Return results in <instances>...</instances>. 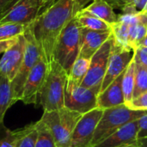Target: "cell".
<instances>
[{
    "label": "cell",
    "mask_w": 147,
    "mask_h": 147,
    "mask_svg": "<svg viewBox=\"0 0 147 147\" xmlns=\"http://www.w3.org/2000/svg\"><path fill=\"white\" fill-rule=\"evenodd\" d=\"M77 12V0H58L30 24L34 38L49 66L53 61V51L59 34Z\"/></svg>",
    "instance_id": "obj_1"
},
{
    "label": "cell",
    "mask_w": 147,
    "mask_h": 147,
    "mask_svg": "<svg viewBox=\"0 0 147 147\" xmlns=\"http://www.w3.org/2000/svg\"><path fill=\"white\" fill-rule=\"evenodd\" d=\"M68 73L56 61L49 66V71L40 94L39 106L43 111H53L65 107V90Z\"/></svg>",
    "instance_id": "obj_2"
},
{
    "label": "cell",
    "mask_w": 147,
    "mask_h": 147,
    "mask_svg": "<svg viewBox=\"0 0 147 147\" xmlns=\"http://www.w3.org/2000/svg\"><path fill=\"white\" fill-rule=\"evenodd\" d=\"M82 27L74 17L59 34L53 51V60L69 73L73 63L78 58L81 47Z\"/></svg>",
    "instance_id": "obj_3"
},
{
    "label": "cell",
    "mask_w": 147,
    "mask_h": 147,
    "mask_svg": "<svg viewBox=\"0 0 147 147\" xmlns=\"http://www.w3.org/2000/svg\"><path fill=\"white\" fill-rule=\"evenodd\" d=\"M146 113L147 110H134L126 104L104 109L94 134L90 147L102 142L124 125L140 119Z\"/></svg>",
    "instance_id": "obj_4"
},
{
    "label": "cell",
    "mask_w": 147,
    "mask_h": 147,
    "mask_svg": "<svg viewBox=\"0 0 147 147\" xmlns=\"http://www.w3.org/2000/svg\"><path fill=\"white\" fill-rule=\"evenodd\" d=\"M83 114L71 110L65 107L43 111L40 120L50 129L58 147H71L72 133Z\"/></svg>",
    "instance_id": "obj_5"
},
{
    "label": "cell",
    "mask_w": 147,
    "mask_h": 147,
    "mask_svg": "<svg viewBox=\"0 0 147 147\" xmlns=\"http://www.w3.org/2000/svg\"><path fill=\"white\" fill-rule=\"evenodd\" d=\"M23 35L26 40L23 60L16 76L11 81V87L13 90L14 99L16 102L21 101L22 90L31 70L38 63V61L43 58L41 52L34 38L30 24L27 27Z\"/></svg>",
    "instance_id": "obj_6"
},
{
    "label": "cell",
    "mask_w": 147,
    "mask_h": 147,
    "mask_svg": "<svg viewBox=\"0 0 147 147\" xmlns=\"http://www.w3.org/2000/svg\"><path fill=\"white\" fill-rule=\"evenodd\" d=\"M115 46V39L111 34L90 59V68L81 83L82 86L92 89L98 94L100 93L109 60Z\"/></svg>",
    "instance_id": "obj_7"
},
{
    "label": "cell",
    "mask_w": 147,
    "mask_h": 147,
    "mask_svg": "<svg viewBox=\"0 0 147 147\" xmlns=\"http://www.w3.org/2000/svg\"><path fill=\"white\" fill-rule=\"evenodd\" d=\"M98 95L96 90L67 79L65 90V107L84 115L97 108Z\"/></svg>",
    "instance_id": "obj_8"
},
{
    "label": "cell",
    "mask_w": 147,
    "mask_h": 147,
    "mask_svg": "<svg viewBox=\"0 0 147 147\" xmlns=\"http://www.w3.org/2000/svg\"><path fill=\"white\" fill-rule=\"evenodd\" d=\"M103 110L97 107L83 115L72 133L71 147H90Z\"/></svg>",
    "instance_id": "obj_9"
},
{
    "label": "cell",
    "mask_w": 147,
    "mask_h": 147,
    "mask_svg": "<svg viewBox=\"0 0 147 147\" xmlns=\"http://www.w3.org/2000/svg\"><path fill=\"white\" fill-rule=\"evenodd\" d=\"M49 71V65L45 59H41L31 70L25 83L21 101L24 104L39 106L40 94Z\"/></svg>",
    "instance_id": "obj_10"
},
{
    "label": "cell",
    "mask_w": 147,
    "mask_h": 147,
    "mask_svg": "<svg viewBox=\"0 0 147 147\" xmlns=\"http://www.w3.org/2000/svg\"><path fill=\"white\" fill-rule=\"evenodd\" d=\"M133 50L120 48L115 46V48L109 60L107 71L102 84L100 92L103 91L115 78H117L121 73L125 71L129 63L133 59Z\"/></svg>",
    "instance_id": "obj_11"
},
{
    "label": "cell",
    "mask_w": 147,
    "mask_h": 147,
    "mask_svg": "<svg viewBox=\"0 0 147 147\" xmlns=\"http://www.w3.org/2000/svg\"><path fill=\"white\" fill-rule=\"evenodd\" d=\"M26 40L20 35L17 42L3 53L0 59V73L12 81L16 76L23 60Z\"/></svg>",
    "instance_id": "obj_12"
},
{
    "label": "cell",
    "mask_w": 147,
    "mask_h": 147,
    "mask_svg": "<svg viewBox=\"0 0 147 147\" xmlns=\"http://www.w3.org/2000/svg\"><path fill=\"white\" fill-rule=\"evenodd\" d=\"M40 14L38 0H20L9 13L0 20V23L31 24Z\"/></svg>",
    "instance_id": "obj_13"
},
{
    "label": "cell",
    "mask_w": 147,
    "mask_h": 147,
    "mask_svg": "<svg viewBox=\"0 0 147 147\" xmlns=\"http://www.w3.org/2000/svg\"><path fill=\"white\" fill-rule=\"evenodd\" d=\"M138 120L124 125L104 140L92 147H123L136 143L139 133Z\"/></svg>",
    "instance_id": "obj_14"
},
{
    "label": "cell",
    "mask_w": 147,
    "mask_h": 147,
    "mask_svg": "<svg viewBox=\"0 0 147 147\" xmlns=\"http://www.w3.org/2000/svg\"><path fill=\"white\" fill-rule=\"evenodd\" d=\"M111 34V30L96 31L82 28L81 47L78 57L90 59Z\"/></svg>",
    "instance_id": "obj_15"
},
{
    "label": "cell",
    "mask_w": 147,
    "mask_h": 147,
    "mask_svg": "<svg viewBox=\"0 0 147 147\" xmlns=\"http://www.w3.org/2000/svg\"><path fill=\"white\" fill-rule=\"evenodd\" d=\"M124 72L115 78L97 96V107L102 109L125 104L122 90V78Z\"/></svg>",
    "instance_id": "obj_16"
},
{
    "label": "cell",
    "mask_w": 147,
    "mask_h": 147,
    "mask_svg": "<svg viewBox=\"0 0 147 147\" xmlns=\"http://www.w3.org/2000/svg\"><path fill=\"white\" fill-rule=\"evenodd\" d=\"M79 11L95 16L110 25L118 22V16L114 11V8L104 0H94Z\"/></svg>",
    "instance_id": "obj_17"
},
{
    "label": "cell",
    "mask_w": 147,
    "mask_h": 147,
    "mask_svg": "<svg viewBox=\"0 0 147 147\" xmlns=\"http://www.w3.org/2000/svg\"><path fill=\"white\" fill-rule=\"evenodd\" d=\"M15 103L11 81L0 73V131L5 127L3 121L7 110Z\"/></svg>",
    "instance_id": "obj_18"
},
{
    "label": "cell",
    "mask_w": 147,
    "mask_h": 147,
    "mask_svg": "<svg viewBox=\"0 0 147 147\" xmlns=\"http://www.w3.org/2000/svg\"><path fill=\"white\" fill-rule=\"evenodd\" d=\"M75 17L82 28L96 31L111 30V25L109 23L90 14L78 11L75 15Z\"/></svg>",
    "instance_id": "obj_19"
},
{
    "label": "cell",
    "mask_w": 147,
    "mask_h": 147,
    "mask_svg": "<svg viewBox=\"0 0 147 147\" xmlns=\"http://www.w3.org/2000/svg\"><path fill=\"white\" fill-rule=\"evenodd\" d=\"M135 70L136 63L134 59L129 63L128 66L124 71L122 78V90L125 99V103H127L133 100L134 90V81H135Z\"/></svg>",
    "instance_id": "obj_20"
},
{
    "label": "cell",
    "mask_w": 147,
    "mask_h": 147,
    "mask_svg": "<svg viewBox=\"0 0 147 147\" xmlns=\"http://www.w3.org/2000/svg\"><path fill=\"white\" fill-rule=\"evenodd\" d=\"M90 59L78 57L73 63L69 73L67 79L77 84H81L85 75L90 68Z\"/></svg>",
    "instance_id": "obj_21"
},
{
    "label": "cell",
    "mask_w": 147,
    "mask_h": 147,
    "mask_svg": "<svg viewBox=\"0 0 147 147\" xmlns=\"http://www.w3.org/2000/svg\"><path fill=\"white\" fill-rule=\"evenodd\" d=\"M38 137L37 123L31 122L21 128V134L16 147H34Z\"/></svg>",
    "instance_id": "obj_22"
},
{
    "label": "cell",
    "mask_w": 147,
    "mask_h": 147,
    "mask_svg": "<svg viewBox=\"0 0 147 147\" xmlns=\"http://www.w3.org/2000/svg\"><path fill=\"white\" fill-rule=\"evenodd\" d=\"M111 31L115 39V47L120 48L131 49L128 45L129 25L123 22L118 21L117 22L111 25Z\"/></svg>",
    "instance_id": "obj_23"
},
{
    "label": "cell",
    "mask_w": 147,
    "mask_h": 147,
    "mask_svg": "<svg viewBox=\"0 0 147 147\" xmlns=\"http://www.w3.org/2000/svg\"><path fill=\"white\" fill-rule=\"evenodd\" d=\"M28 25L21 23H0V41L22 35Z\"/></svg>",
    "instance_id": "obj_24"
},
{
    "label": "cell",
    "mask_w": 147,
    "mask_h": 147,
    "mask_svg": "<svg viewBox=\"0 0 147 147\" xmlns=\"http://www.w3.org/2000/svg\"><path fill=\"white\" fill-rule=\"evenodd\" d=\"M36 123L38 137L34 147H58L48 127L40 119Z\"/></svg>",
    "instance_id": "obj_25"
},
{
    "label": "cell",
    "mask_w": 147,
    "mask_h": 147,
    "mask_svg": "<svg viewBox=\"0 0 147 147\" xmlns=\"http://www.w3.org/2000/svg\"><path fill=\"white\" fill-rule=\"evenodd\" d=\"M147 91V67L136 64L135 81L133 99L138 97L141 94Z\"/></svg>",
    "instance_id": "obj_26"
},
{
    "label": "cell",
    "mask_w": 147,
    "mask_h": 147,
    "mask_svg": "<svg viewBox=\"0 0 147 147\" xmlns=\"http://www.w3.org/2000/svg\"><path fill=\"white\" fill-rule=\"evenodd\" d=\"M146 36V26L141 23H136L129 26L128 45L129 47L134 51L139 43Z\"/></svg>",
    "instance_id": "obj_27"
},
{
    "label": "cell",
    "mask_w": 147,
    "mask_h": 147,
    "mask_svg": "<svg viewBox=\"0 0 147 147\" xmlns=\"http://www.w3.org/2000/svg\"><path fill=\"white\" fill-rule=\"evenodd\" d=\"M21 134V128L9 130L6 127L0 131V147H16Z\"/></svg>",
    "instance_id": "obj_28"
},
{
    "label": "cell",
    "mask_w": 147,
    "mask_h": 147,
    "mask_svg": "<svg viewBox=\"0 0 147 147\" xmlns=\"http://www.w3.org/2000/svg\"><path fill=\"white\" fill-rule=\"evenodd\" d=\"M146 3L147 0H131V2L121 9L122 14L137 16L144 11Z\"/></svg>",
    "instance_id": "obj_29"
},
{
    "label": "cell",
    "mask_w": 147,
    "mask_h": 147,
    "mask_svg": "<svg viewBox=\"0 0 147 147\" xmlns=\"http://www.w3.org/2000/svg\"><path fill=\"white\" fill-rule=\"evenodd\" d=\"M125 104L134 110H147V91Z\"/></svg>",
    "instance_id": "obj_30"
},
{
    "label": "cell",
    "mask_w": 147,
    "mask_h": 147,
    "mask_svg": "<svg viewBox=\"0 0 147 147\" xmlns=\"http://www.w3.org/2000/svg\"><path fill=\"white\" fill-rule=\"evenodd\" d=\"M134 60L136 64L142 65L147 67V47L139 46L134 51Z\"/></svg>",
    "instance_id": "obj_31"
},
{
    "label": "cell",
    "mask_w": 147,
    "mask_h": 147,
    "mask_svg": "<svg viewBox=\"0 0 147 147\" xmlns=\"http://www.w3.org/2000/svg\"><path fill=\"white\" fill-rule=\"evenodd\" d=\"M19 1L20 0H0V20L4 17Z\"/></svg>",
    "instance_id": "obj_32"
},
{
    "label": "cell",
    "mask_w": 147,
    "mask_h": 147,
    "mask_svg": "<svg viewBox=\"0 0 147 147\" xmlns=\"http://www.w3.org/2000/svg\"><path fill=\"white\" fill-rule=\"evenodd\" d=\"M139 133L138 140L147 137V113L141 116L139 120Z\"/></svg>",
    "instance_id": "obj_33"
},
{
    "label": "cell",
    "mask_w": 147,
    "mask_h": 147,
    "mask_svg": "<svg viewBox=\"0 0 147 147\" xmlns=\"http://www.w3.org/2000/svg\"><path fill=\"white\" fill-rule=\"evenodd\" d=\"M18 38H19V36L16 37V38H14V39H10V40H6L0 41V53H3L9 47H11L12 46H14L17 42Z\"/></svg>",
    "instance_id": "obj_34"
},
{
    "label": "cell",
    "mask_w": 147,
    "mask_h": 147,
    "mask_svg": "<svg viewBox=\"0 0 147 147\" xmlns=\"http://www.w3.org/2000/svg\"><path fill=\"white\" fill-rule=\"evenodd\" d=\"M131 2V0H115L114 3H112V7L113 8H116V9H120L121 10L129 3Z\"/></svg>",
    "instance_id": "obj_35"
},
{
    "label": "cell",
    "mask_w": 147,
    "mask_h": 147,
    "mask_svg": "<svg viewBox=\"0 0 147 147\" xmlns=\"http://www.w3.org/2000/svg\"><path fill=\"white\" fill-rule=\"evenodd\" d=\"M38 4L40 8V14L52 4V0H38Z\"/></svg>",
    "instance_id": "obj_36"
},
{
    "label": "cell",
    "mask_w": 147,
    "mask_h": 147,
    "mask_svg": "<svg viewBox=\"0 0 147 147\" xmlns=\"http://www.w3.org/2000/svg\"><path fill=\"white\" fill-rule=\"evenodd\" d=\"M137 144H138L139 147H147V137L138 140Z\"/></svg>",
    "instance_id": "obj_37"
},
{
    "label": "cell",
    "mask_w": 147,
    "mask_h": 147,
    "mask_svg": "<svg viewBox=\"0 0 147 147\" xmlns=\"http://www.w3.org/2000/svg\"><path fill=\"white\" fill-rule=\"evenodd\" d=\"M139 46H142V47H147V35L139 43V45H138V47Z\"/></svg>",
    "instance_id": "obj_38"
},
{
    "label": "cell",
    "mask_w": 147,
    "mask_h": 147,
    "mask_svg": "<svg viewBox=\"0 0 147 147\" xmlns=\"http://www.w3.org/2000/svg\"><path fill=\"white\" fill-rule=\"evenodd\" d=\"M123 147H139V146H138V144L136 142V143H134V144H131V145H128V146H126Z\"/></svg>",
    "instance_id": "obj_39"
},
{
    "label": "cell",
    "mask_w": 147,
    "mask_h": 147,
    "mask_svg": "<svg viewBox=\"0 0 147 147\" xmlns=\"http://www.w3.org/2000/svg\"><path fill=\"white\" fill-rule=\"evenodd\" d=\"M104 1H106V2H107V3H109L110 5H112V3H114V1H115V0H104Z\"/></svg>",
    "instance_id": "obj_40"
},
{
    "label": "cell",
    "mask_w": 147,
    "mask_h": 147,
    "mask_svg": "<svg viewBox=\"0 0 147 147\" xmlns=\"http://www.w3.org/2000/svg\"><path fill=\"white\" fill-rule=\"evenodd\" d=\"M142 13H146V14H147V3H146V7H145V9H144V11H143Z\"/></svg>",
    "instance_id": "obj_41"
},
{
    "label": "cell",
    "mask_w": 147,
    "mask_h": 147,
    "mask_svg": "<svg viewBox=\"0 0 147 147\" xmlns=\"http://www.w3.org/2000/svg\"><path fill=\"white\" fill-rule=\"evenodd\" d=\"M56 1H58V0H52V4H53L54 2H56Z\"/></svg>",
    "instance_id": "obj_42"
},
{
    "label": "cell",
    "mask_w": 147,
    "mask_h": 147,
    "mask_svg": "<svg viewBox=\"0 0 147 147\" xmlns=\"http://www.w3.org/2000/svg\"><path fill=\"white\" fill-rule=\"evenodd\" d=\"M146 35H147V27H146Z\"/></svg>",
    "instance_id": "obj_43"
}]
</instances>
